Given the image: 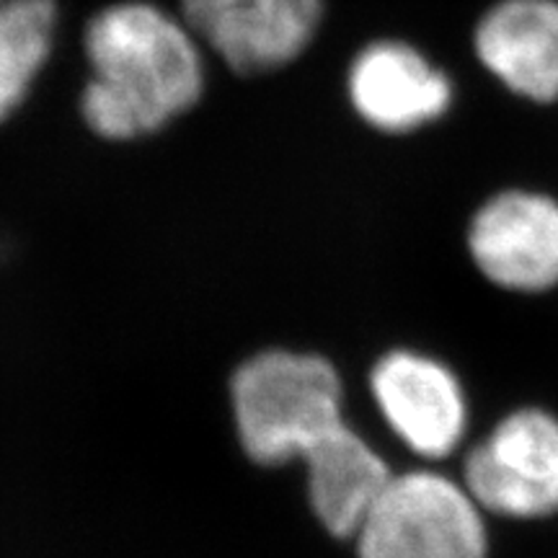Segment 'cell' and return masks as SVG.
<instances>
[{
  "instance_id": "obj_7",
  "label": "cell",
  "mask_w": 558,
  "mask_h": 558,
  "mask_svg": "<svg viewBox=\"0 0 558 558\" xmlns=\"http://www.w3.org/2000/svg\"><path fill=\"white\" fill-rule=\"evenodd\" d=\"M471 262L509 292H548L558 284V199L509 186L481 202L465 230Z\"/></svg>"
},
{
  "instance_id": "obj_11",
  "label": "cell",
  "mask_w": 558,
  "mask_h": 558,
  "mask_svg": "<svg viewBox=\"0 0 558 558\" xmlns=\"http://www.w3.org/2000/svg\"><path fill=\"white\" fill-rule=\"evenodd\" d=\"M58 29V0H0V124L24 107L50 65Z\"/></svg>"
},
{
  "instance_id": "obj_8",
  "label": "cell",
  "mask_w": 558,
  "mask_h": 558,
  "mask_svg": "<svg viewBox=\"0 0 558 558\" xmlns=\"http://www.w3.org/2000/svg\"><path fill=\"white\" fill-rule=\"evenodd\" d=\"M369 393L383 422L416 456L448 458L463 442L469 403L448 365L414 352L393 349L369 369Z\"/></svg>"
},
{
  "instance_id": "obj_2",
  "label": "cell",
  "mask_w": 558,
  "mask_h": 558,
  "mask_svg": "<svg viewBox=\"0 0 558 558\" xmlns=\"http://www.w3.org/2000/svg\"><path fill=\"white\" fill-rule=\"evenodd\" d=\"M230 427L254 469L279 471L303 460L347 424L344 380L326 354L262 347L228 373Z\"/></svg>"
},
{
  "instance_id": "obj_9",
  "label": "cell",
  "mask_w": 558,
  "mask_h": 558,
  "mask_svg": "<svg viewBox=\"0 0 558 558\" xmlns=\"http://www.w3.org/2000/svg\"><path fill=\"white\" fill-rule=\"evenodd\" d=\"M471 47L514 99L558 104V0H494L473 26Z\"/></svg>"
},
{
  "instance_id": "obj_4",
  "label": "cell",
  "mask_w": 558,
  "mask_h": 558,
  "mask_svg": "<svg viewBox=\"0 0 558 558\" xmlns=\"http://www.w3.org/2000/svg\"><path fill=\"white\" fill-rule=\"evenodd\" d=\"M463 486L484 512L538 520L558 512V418L520 409L469 452Z\"/></svg>"
},
{
  "instance_id": "obj_3",
  "label": "cell",
  "mask_w": 558,
  "mask_h": 558,
  "mask_svg": "<svg viewBox=\"0 0 558 558\" xmlns=\"http://www.w3.org/2000/svg\"><path fill=\"white\" fill-rule=\"evenodd\" d=\"M484 509L435 471L390 478L354 535L357 558H486Z\"/></svg>"
},
{
  "instance_id": "obj_10",
  "label": "cell",
  "mask_w": 558,
  "mask_h": 558,
  "mask_svg": "<svg viewBox=\"0 0 558 558\" xmlns=\"http://www.w3.org/2000/svg\"><path fill=\"white\" fill-rule=\"evenodd\" d=\"M300 469L311 518L337 541H354L369 509L396 476L386 458L352 424H341L320 439L300 460Z\"/></svg>"
},
{
  "instance_id": "obj_6",
  "label": "cell",
  "mask_w": 558,
  "mask_h": 558,
  "mask_svg": "<svg viewBox=\"0 0 558 558\" xmlns=\"http://www.w3.org/2000/svg\"><path fill=\"white\" fill-rule=\"evenodd\" d=\"M347 99L354 117L386 137L432 128L456 107L458 88L414 41H367L347 68Z\"/></svg>"
},
{
  "instance_id": "obj_5",
  "label": "cell",
  "mask_w": 558,
  "mask_h": 558,
  "mask_svg": "<svg viewBox=\"0 0 558 558\" xmlns=\"http://www.w3.org/2000/svg\"><path fill=\"white\" fill-rule=\"evenodd\" d=\"M326 0H181L202 47L239 75H267L311 50Z\"/></svg>"
},
{
  "instance_id": "obj_1",
  "label": "cell",
  "mask_w": 558,
  "mask_h": 558,
  "mask_svg": "<svg viewBox=\"0 0 558 558\" xmlns=\"http://www.w3.org/2000/svg\"><path fill=\"white\" fill-rule=\"evenodd\" d=\"M88 81L83 124L107 143L153 137L197 107L207 88V50L181 13L153 0H117L83 32Z\"/></svg>"
}]
</instances>
